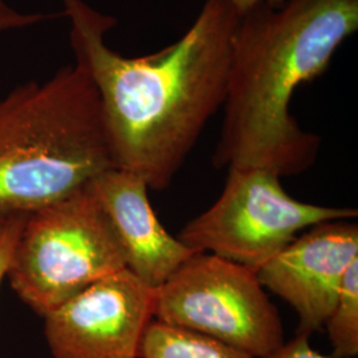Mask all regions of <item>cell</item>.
I'll list each match as a JSON object with an SVG mask.
<instances>
[{
  "label": "cell",
  "instance_id": "obj_7",
  "mask_svg": "<svg viewBox=\"0 0 358 358\" xmlns=\"http://www.w3.org/2000/svg\"><path fill=\"white\" fill-rule=\"evenodd\" d=\"M154 320V288L128 268L92 284L44 316L53 358H140Z\"/></svg>",
  "mask_w": 358,
  "mask_h": 358
},
{
  "label": "cell",
  "instance_id": "obj_4",
  "mask_svg": "<svg viewBox=\"0 0 358 358\" xmlns=\"http://www.w3.org/2000/svg\"><path fill=\"white\" fill-rule=\"evenodd\" d=\"M124 268L122 245L88 183L27 217L6 278L20 300L44 317Z\"/></svg>",
  "mask_w": 358,
  "mask_h": 358
},
{
  "label": "cell",
  "instance_id": "obj_9",
  "mask_svg": "<svg viewBox=\"0 0 358 358\" xmlns=\"http://www.w3.org/2000/svg\"><path fill=\"white\" fill-rule=\"evenodd\" d=\"M90 186L112 222L125 252L127 268L149 287H159L198 254L165 230L149 202V186L140 176L112 169Z\"/></svg>",
  "mask_w": 358,
  "mask_h": 358
},
{
  "label": "cell",
  "instance_id": "obj_5",
  "mask_svg": "<svg viewBox=\"0 0 358 358\" xmlns=\"http://www.w3.org/2000/svg\"><path fill=\"white\" fill-rule=\"evenodd\" d=\"M357 217V210L301 202L282 189L280 177L260 167H230L217 202L178 234L189 248L257 272L309 227Z\"/></svg>",
  "mask_w": 358,
  "mask_h": 358
},
{
  "label": "cell",
  "instance_id": "obj_6",
  "mask_svg": "<svg viewBox=\"0 0 358 358\" xmlns=\"http://www.w3.org/2000/svg\"><path fill=\"white\" fill-rule=\"evenodd\" d=\"M154 320L205 334L254 358L282 346V317L256 272L198 252L154 288Z\"/></svg>",
  "mask_w": 358,
  "mask_h": 358
},
{
  "label": "cell",
  "instance_id": "obj_15",
  "mask_svg": "<svg viewBox=\"0 0 358 358\" xmlns=\"http://www.w3.org/2000/svg\"><path fill=\"white\" fill-rule=\"evenodd\" d=\"M231 7L238 13V16H243L247 13L252 11L259 6H268V7H280L287 0H227Z\"/></svg>",
  "mask_w": 358,
  "mask_h": 358
},
{
  "label": "cell",
  "instance_id": "obj_13",
  "mask_svg": "<svg viewBox=\"0 0 358 358\" xmlns=\"http://www.w3.org/2000/svg\"><path fill=\"white\" fill-rule=\"evenodd\" d=\"M48 17L43 13H20L7 4L6 0H0V34L35 26Z\"/></svg>",
  "mask_w": 358,
  "mask_h": 358
},
{
  "label": "cell",
  "instance_id": "obj_3",
  "mask_svg": "<svg viewBox=\"0 0 358 358\" xmlns=\"http://www.w3.org/2000/svg\"><path fill=\"white\" fill-rule=\"evenodd\" d=\"M112 169L101 101L81 65L0 100V217L29 215Z\"/></svg>",
  "mask_w": 358,
  "mask_h": 358
},
{
  "label": "cell",
  "instance_id": "obj_14",
  "mask_svg": "<svg viewBox=\"0 0 358 358\" xmlns=\"http://www.w3.org/2000/svg\"><path fill=\"white\" fill-rule=\"evenodd\" d=\"M264 358H337L325 356L315 350L309 344V337L296 336L289 343H284L276 350L269 353Z\"/></svg>",
  "mask_w": 358,
  "mask_h": 358
},
{
  "label": "cell",
  "instance_id": "obj_11",
  "mask_svg": "<svg viewBox=\"0 0 358 358\" xmlns=\"http://www.w3.org/2000/svg\"><path fill=\"white\" fill-rule=\"evenodd\" d=\"M332 344V356L355 358L358 355V259L346 271L337 301L324 327Z\"/></svg>",
  "mask_w": 358,
  "mask_h": 358
},
{
  "label": "cell",
  "instance_id": "obj_2",
  "mask_svg": "<svg viewBox=\"0 0 358 358\" xmlns=\"http://www.w3.org/2000/svg\"><path fill=\"white\" fill-rule=\"evenodd\" d=\"M357 31L358 0H287L239 16L214 166L260 167L280 178L307 171L321 138L299 125L291 100Z\"/></svg>",
  "mask_w": 358,
  "mask_h": 358
},
{
  "label": "cell",
  "instance_id": "obj_8",
  "mask_svg": "<svg viewBox=\"0 0 358 358\" xmlns=\"http://www.w3.org/2000/svg\"><path fill=\"white\" fill-rule=\"evenodd\" d=\"M357 259V223L328 220L297 235L256 276L294 308L299 317L296 336L310 337L325 327L346 271Z\"/></svg>",
  "mask_w": 358,
  "mask_h": 358
},
{
  "label": "cell",
  "instance_id": "obj_10",
  "mask_svg": "<svg viewBox=\"0 0 358 358\" xmlns=\"http://www.w3.org/2000/svg\"><path fill=\"white\" fill-rule=\"evenodd\" d=\"M140 358H254L205 334L153 320L142 338Z\"/></svg>",
  "mask_w": 358,
  "mask_h": 358
},
{
  "label": "cell",
  "instance_id": "obj_12",
  "mask_svg": "<svg viewBox=\"0 0 358 358\" xmlns=\"http://www.w3.org/2000/svg\"><path fill=\"white\" fill-rule=\"evenodd\" d=\"M28 215L0 217V285L7 276L13 247Z\"/></svg>",
  "mask_w": 358,
  "mask_h": 358
},
{
  "label": "cell",
  "instance_id": "obj_1",
  "mask_svg": "<svg viewBox=\"0 0 358 358\" xmlns=\"http://www.w3.org/2000/svg\"><path fill=\"white\" fill-rule=\"evenodd\" d=\"M60 1L76 63L99 93L115 165L166 190L224 105L238 13L227 0H205L174 44L125 57L105 41L115 17L84 0Z\"/></svg>",
  "mask_w": 358,
  "mask_h": 358
}]
</instances>
